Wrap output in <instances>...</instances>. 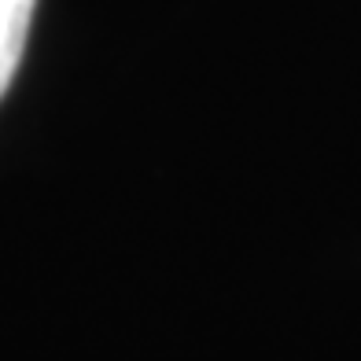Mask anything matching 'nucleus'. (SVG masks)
I'll return each mask as SVG.
<instances>
[{"instance_id":"nucleus-1","label":"nucleus","mask_w":361,"mask_h":361,"mask_svg":"<svg viewBox=\"0 0 361 361\" xmlns=\"http://www.w3.org/2000/svg\"><path fill=\"white\" fill-rule=\"evenodd\" d=\"M37 0H0V96L8 92L15 71H19L23 48L30 37Z\"/></svg>"}]
</instances>
